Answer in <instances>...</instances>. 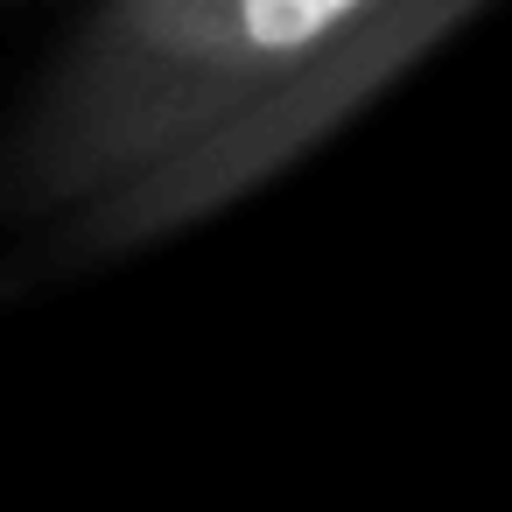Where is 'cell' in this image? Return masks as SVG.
<instances>
[{"mask_svg":"<svg viewBox=\"0 0 512 512\" xmlns=\"http://www.w3.org/2000/svg\"><path fill=\"white\" fill-rule=\"evenodd\" d=\"M484 0H92L0 148V204L106 260L309 155Z\"/></svg>","mask_w":512,"mask_h":512,"instance_id":"6da1fadb","label":"cell"}]
</instances>
